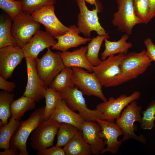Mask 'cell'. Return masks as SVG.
Instances as JSON below:
<instances>
[{"instance_id": "d4e9b609", "label": "cell", "mask_w": 155, "mask_h": 155, "mask_svg": "<svg viewBox=\"0 0 155 155\" xmlns=\"http://www.w3.org/2000/svg\"><path fill=\"white\" fill-rule=\"evenodd\" d=\"M110 38L108 34L94 37L88 43L86 56L90 64L95 66L101 61L98 57V54L102 43L106 39Z\"/></svg>"}, {"instance_id": "7c38bea8", "label": "cell", "mask_w": 155, "mask_h": 155, "mask_svg": "<svg viewBox=\"0 0 155 155\" xmlns=\"http://www.w3.org/2000/svg\"><path fill=\"white\" fill-rule=\"evenodd\" d=\"M33 18L43 25L46 31L55 38L65 34L69 29L56 16L54 5L43 7L31 14Z\"/></svg>"}, {"instance_id": "5bb4252c", "label": "cell", "mask_w": 155, "mask_h": 155, "mask_svg": "<svg viewBox=\"0 0 155 155\" xmlns=\"http://www.w3.org/2000/svg\"><path fill=\"white\" fill-rule=\"evenodd\" d=\"M27 75V82L23 95L38 102L44 97L45 92L48 86L39 76L35 61L25 58Z\"/></svg>"}, {"instance_id": "4316f807", "label": "cell", "mask_w": 155, "mask_h": 155, "mask_svg": "<svg viewBox=\"0 0 155 155\" xmlns=\"http://www.w3.org/2000/svg\"><path fill=\"white\" fill-rule=\"evenodd\" d=\"M14 94L4 91L0 92V126L6 125L11 117L10 106L14 100Z\"/></svg>"}, {"instance_id": "277c9868", "label": "cell", "mask_w": 155, "mask_h": 155, "mask_svg": "<svg viewBox=\"0 0 155 155\" xmlns=\"http://www.w3.org/2000/svg\"><path fill=\"white\" fill-rule=\"evenodd\" d=\"M142 108V106L138 105L136 100H133L124 108L119 117L116 120V123L123 132L122 142L132 139L142 143H146V139L144 135L138 136L134 132V122L137 121L140 123L141 121Z\"/></svg>"}, {"instance_id": "603a6c76", "label": "cell", "mask_w": 155, "mask_h": 155, "mask_svg": "<svg viewBox=\"0 0 155 155\" xmlns=\"http://www.w3.org/2000/svg\"><path fill=\"white\" fill-rule=\"evenodd\" d=\"M63 148L66 155H91L92 154L90 146L84 140L80 130Z\"/></svg>"}, {"instance_id": "f1b7e54d", "label": "cell", "mask_w": 155, "mask_h": 155, "mask_svg": "<svg viewBox=\"0 0 155 155\" xmlns=\"http://www.w3.org/2000/svg\"><path fill=\"white\" fill-rule=\"evenodd\" d=\"M79 131L78 128L73 125L61 123L57 133V141L55 146L64 147Z\"/></svg>"}, {"instance_id": "9c48e42d", "label": "cell", "mask_w": 155, "mask_h": 155, "mask_svg": "<svg viewBox=\"0 0 155 155\" xmlns=\"http://www.w3.org/2000/svg\"><path fill=\"white\" fill-rule=\"evenodd\" d=\"M41 58L35 60L38 74L46 85L49 86L55 77L65 67L60 53L53 52L50 47Z\"/></svg>"}, {"instance_id": "60d3db41", "label": "cell", "mask_w": 155, "mask_h": 155, "mask_svg": "<svg viewBox=\"0 0 155 155\" xmlns=\"http://www.w3.org/2000/svg\"><path fill=\"white\" fill-rule=\"evenodd\" d=\"M88 3L92 5H95L96 2V0H85Z\"/></svg>"}, {"instance_id": "d6a6232c", "label": "cell", "mask_w": 155, "mask_h": 155, "mask_svg": "<svg viewBox=\"0 0 155 155\" xmlns=\"http://www.w3.org/2000/svg\"><path fill=\"white\" fill-rule=\"evenodd\" d=\"M155 116V100L150 103L146 109L142 112L141 128L144 130H151L154 127Z\"/></svg>"}, {"instance_id": "7bdbcfd3", "label": "cell", "mask_w": 155, "mask_h": 155, "mask_svg": "<svg viewBox=\"0 0 155 155\" xmlns=\"http://www.w3.org/2000/svg\"><path fill=\"white\" fill-rule=\"evenodd\" d=\"M154 119H155V118H154Z\"/></svg>"}, {"instance_id": "2e32d148", "label": "cell", "mask_w": 155, "mask_h": 155, "mask_svg": "<svg viewBox=\"0 0 155 155\" xmlns=\"http://www.w3.org/2000/svg\"><path fill=\"white\" fill-rule=\"evenodd\" d=\"M101 127L100 137L103 139L107 146L102 150L101 154L106 152L115 154L118 151L123 142L119 141V137L123 135V132L116 123L106 120L98 119L96 121Z\"/></svg>"}, {"instance_id": "cb8c5ba5", "label": "cell", "mask_w": 155, "mask_h": 155, "mask_svg": "<svg viewBox=\"0 0 155 155\" xmlns=\"http://www.w3.org/2000/svg\"><path fill=\"white\" fill-rule=\"evenodd\" d=\"M35 102L33 99L23 95L14 100L10 106L11 117L20 120L25 112L35 108Z\"/></svg>"}, {"instance_id": "6da1fadb", "label": "cell", "mask_w": 155, "mask_h": 155, "mask_svg": "<svg viewBox=\"0 0 155 155\" xmlns=\"http://www.w3.org/2000/svg\"><path fill=\"white\" fill-rule=\"evenodd\" d=\"M152 62L146 50L127 54L121 63V73L116 79L115 86L137 78L146 71Z\"/></svg>"}, {"instance_id": "8d00e7d4", "label": "cell", "mask_w": 155, "mask_h": 155, "mask_svg": "<svg viewBox=\"0 0 155 155\" xmlns=\"http://www.w3.org/2000/svg\"><path fill=\"white\" fill-rule=\"evenodd\" d=\"M144 43L149 58L152 61H155V45L151 39L150 38H146L144 40Z\"/></svg>"}, {"instance_id": "f546056e", "label": "cell", "mask_w": 155, "mask_h": 155, "mask_svg": "<svg viewBox=\"0 0 155 155\" xmlns=\"http://www.w3.org/2000/svg\"><path fill=\"white\" fill-rule=\"evenodd\" d=\"M20 122V120L11 117L7 124L0 126V149L5 150L10 148L11 139Z\"/></svg>"}, {"instance_id": "9a60e30c", "label": "cell", "mask_w": 155, "mask_h": 155, "mask_svg": "<svg viewBox=\"0 0 155 155\" xmlns=\"http://www.w3.org/2000/svg\"><path fill=\"white\" fill-rule=\"evenodd\" d=\"M24 58L22 48L17 45L0 49V75L6 80L10 78Z\"/></svg>"}, {"instance_id": "3957f363", "label": "cell", "mask_w": 155, "mask_h": 155, "mask_svg": "<svg viewBox=\"0 0 155 155\" xmlns=\"http://www.w3.org/2000/svg\"><path fill=\"white\" fill-rule=\"evenodd\" d=\"M12 21L11 34L17 45L21 48L40 30L41 24L27 12L22 11Z\"/></svg>"}, {"instance_id": "8992f818", "label": "cell", "mask_w": 155, "mask_h": 155, "mask_svg": "<svg viewBox=\"0 0 155 155\" xmlns=\"http://www.w3.org/2000/svg\"><path fill=\"white\" fill-rule=\"evenodd\" d=\"M126 55L120 53L109 56L97 65L92 66L93 72L102 86H115L116 79L121 73V63Z\"/></svg>"}, {"instance_id": "4dcf8cb0", "label": "cell", "mask_w": 155, "mask_h": 155, "mask_svg": "<svg viewBox=\"0 0 155 155\" xmlns=\"http://www.w3.org/2000/svg\"><path fill=\"white\" fill-rule=\"evenodd\" d=\"M12 20L10 17L1 20L0 49L9 46H16V43L11 32Z\"/></svg>"}, {"instance_id": "5b68a950", "label": "cell", "mask_w": 155, "mask_h": 155, "mask_svg": "<svg viewBox=\"0 0 155 155\" xmlns=\"http://www.w3.org/2000/svg\"><path fill=\"white\" fill-rule=\"evenodd\" d=\"M80 12L78 15L77 24L80 32L86 37H89L92 31L96 32L98 35L108 34L102 26L99 21L98 13L99 7L98 2L95 5V8L92 10L89 9L85 0H76Z\"/></svg>"}, {"instance_id": "ab89813d", "label": "cell", "mask_w": 155, "mask_h": 155, "mask_svg": "<svg viewBox=\"0 0 155 155\" xmlns=\"http://www.w3.org/2000/svg\"><path fill=\"white\" fill-rule=\"evenodd\" d=\"M0 155H20V152L17 150L13 149L10 148L5 149L4 151L0 152Z\"/></svg>"}, {"instance_id": "7a4b0ae2", "label": "cell", "mask_w": 155, "mask_h": 155, "mask_svg": "<svg viewBox=\"0 0 155 155\" xmlns=\"http://www.w3.org/2000/svg\"><path fill=\"white\" fill-rule=\"evenodd\" d=\"M45 106L34 111L28 118L20 123L10 142V148L17 150L20 155H28L26 142L30 134L43 122Z\"/></svg>"}, {"instance_id": "e0dca14e", "label": "cell", "mask_w": 155, "mask_h": 155, "mask_svg": "<svg viewBox=\"0 0 155 155\" xmlns=\"http://www.w3.org/2000/svg\"><path fill=\"white\" fill-rule=\"evenodd\" d=\"M48 32L40 30L22 49L26 57L35 61L39 53L44 49L52 47L57 42Z\"/></svg>"}, {"instance_id": "d590c367", "label": "cell", "mask_w": 155, "mask_h": 155, "mask_svg": "<svg viewBox=\"0 0 155 155\" xmlns=\"http://www.w3.org/2000/svg\"><path fill=\"white\" fill-rule=\"evenodd\" d=\"M37 155H65L63 148L55 146L38 151Z\"/></svg>"}, {"instance_id": "52a82bcc", "label": "cell", "mask_w": 155, "mask_h": 155, "mask_svg": "<svg viewBox=\"0 0 155 155\" xmlns=\"http://www.w3.org/2000/svg\"><path fill=\"white\" fill-rule=\"evenodd\" d=\"M118 10L113 14V25L120 32L129 35L136 25L143 24L135 12L133 0H116Z\"/></svg>"}, {"instance_id": "836d02e7", "label": "cell", "mask_w": 155, "mask_h": 155, "mask_svg": "<svg viewBox=\"0 0 155 155\" xmlns=\"http://www.w3.org/2000/svg\"><path fill=\"white\" fill-rule=\"evenodd\" d=\"M133 7L136 16L143 24H147L149 10L148 0H133Z\"/></svg>"}, {"instance_id": "1f68e13d", "label": "cell", "mask_w": 155, "mask_h": 155, "mask_svg": "<svg viewBox=\"0 0 155 155\" xmlns=\"http://www.w3.org/2000/svg\"><path fill=\"white\" fill-rule=\"evenodd\" d=\"M0 8L12 21L23 11L22 3L20 0H0Z\"/></svg>"}, {"instance_id": "ffe728a7", "label": "cell", "mask_w": 155, "mask_h": 155, "mask_svg": "<svg viewBox=\"0 0 155 155\" xmlns=\"http://www.w3.org/2000/svg\"><path fill=\"white\" fill-rule=\"evenodd\" d=\"M49 119L60 123H64L73 125L78 128L80 130L86 120L79 113H75L70 109L63 100L58 103Z\"/></svg>"}, {"instance_id": "d6986e66", "label": "cell", "mask_w": 155, "mask_h": 155, "mask_svg": "<svg viewBox=\"0 0 155 155\" xmlns=\"http://www.w3.org/2000/svg\"><path fill=\"white\" fill-rule=\"evenodd\" d=\"M69 30L64 34L55 38L57 41L51 48L65 52L70 48L76 47L85 44L92 40L88 37H83L79 35L80 32L78 28L75 25L70 26Z\"/></svg>"}, {"instance_id": "74e56055", "label": "cell", "mask_w": 155, "mask_h": 155, "mask_svg": "<svg viewBox=\"0 0 155 155\" xmlns=\"http://www.w3.org/2000/svg\"><path fill=\"white\" fill-rule=\"evenodd\" d=\"M16 85L14 82L8 81L7 80L0 75V89L3 91L11 93L13 92Z\"/></svg>"}, {"instance_id": "8fae6325", "label": "cell", "mask_w": 155, "mask_h": 155, "mask_svg": "<svg viewBox=\"0 0 155 155\" xmlns=\"http://www.w3.org/2000/svg\"><path fill=\"white\" fill-rule=\"evenodd\" d=\"M141 93L135 91L129 96L122 94L116 98L111 96L106 102L98 104L96 109L101 114L100 119L114 122L118 119L124 108L131 102L140 98Z\"/></svg>"}, {"instance_id": "30bf717a", "label": "cell", "mask_w": 155, "mask_h": 155, "mask_svg": "<svg viewBox=\"0 0 155 155\" xmlns=\"http://www.w3.org/2000/svg\"><path fill=\"white\" fill-rule=\"evenodd\" d=\"M72 68L73 82L84 95L97 97L103 102L108 100L103 92L102 86L94 72H89L82 68Z\"/></svg>"}, {"instance_id": "f35d334b", "label": "cell", "mask_w": 155, "mask_h": 155, "mask_svg": "<svg viewBox=\"0 0 155 155\" xmlns=\"http://www.w3.org/2000/svg\"><path fill=\"white\" fill-rule=\"evenodd\" d=\"M149 5V10L148 18L149 22L155 17V0H148Z\"/></svg>"}, {"instance_id": "e575fe53", "label": "cell", "mask_w": 155, "mask_h": 155, "mask_svg": "<svg viewBox=\"0 0 155 155\" xmlns=\"http://www.w3.org/2000/svg\"><path fill=\"white\" fill-rule=\"evenodd\" d=\"M23 11L30 14L45 6L54 5L56 0H21Z\"/></svg>"}, {"instance_id": "ac0fdd59", "label": "cell", "mask_w": 155, "mask_h": 155, "mask_svg": "<svg viewBox=\"0 0 155 155\" xmlns=\"http://www.w3.org/2000/svg\"><path fill=\"white\" fill-rule=\"evenodd\" d=\"M101 127L96 122L85 120L81 131L85 142L90 146L93 154L98 155L105 148V143L100 135Z\"/></svg>"}, {"instance_id": "4fadbf2b", "label": "cell", "mask_w": 155, "mask_h": 155, "mask_svg": "<svg viewBox=\"0 0 155 155\" xmlns=\"http://www.w3.org/2000/svg\"><path fill=\"white\" fill-rule=\"evenodd\" d=\"M60 124L50 119L43 121L32 132L31 148L38 151L52 146Z\"/></svg>"}, {"instance_id": "44dd1931", "label": "cell", "mask_w": 155, "mask_h": 155, "mask_svg": "<svg viewBox=\"0 0 155 155\" xmlns=\"http://www.w3.org/2000/svg\"><path fill=\"white\" fill-rule=\"evenodd\" d=\"M87 49V46L82 47L72 52L67 51L60 53L65 67L82 68L89 72H92V66L86 56Z\"/></svg>"}, {"instance_id": "7402d4cb", "label": "cell", "mask_w": 155, "mask_h": 155, "mask_svg": "<svg viewBox=\"0 0 155 155\" xmlns=\"http://www.w3.org/2000/svg\"><path fill=\"white\" fill-rule=\"evenodd\" d=\"M129 35L125 33L117 41H111L106 39L104 40L105 49L101 54L102 60L106 59L109 56L117 54L123 53L126 54L132 46L130 42H127Z\"/></svg>"}, {"instance_id": "b9f144b4", "label": "cell", "mask_w": 155, "mask_h": 155, "mask_svg": "<svg viewBox=\"0 0 155 155\" xmlns=\"http://www.w3.org/2000/svg\"><path fill=\"white\" fill-rule=\"evenodd\" d=\"M20 0V1H21V0Z\"/></svg>"}, {"instance_id": "484cf974", "label": "cell", "mask_w": 155, "mask_h": 155, "mask_svg": "<svg viewBox=\"0 0 155 155\" xmlns=\"http://www.w3.org/2000/svg\"><path fill=\"white\" fill-rule=\"evenodd\" d=\"M72 68L65 67L55 77L49 86L55 91L60 92L75 86L72 79Z\"/></svg>"}, {"instance_id": "83f0119b", "label": "cell", "mask_w": 155, "mask_h": 155, "mask_svg": "<svg viewBox=\"0 0 155 155\" xmlns=\"http://www.w3.org/2000/svg\"><path fill=\"white\" fill-rule=\"evenodd\" d=\"M46 105L44 114L43 121L49 119L51 113L59 102L62 100L60 92L55 91L49 87L44 95Z\"/></svg>"}, {"instance_id": "ba28073f", "label": "cell", "mask_w": 155, "mask_h": 155, "mask_svg": "<svg viewBox=\"0 0 155 155\" xmlns=\"http://www.w3.org/2000/svg\"><path fill=\"white\" fill-rule=\"evenodd\" d=\"M62 100L73 111L79 114L86 120L96 121L100 119L101 114L96 109L92 110L87 107L82 92L76 86L69 87L60 92Z\"/></svg>"}]
</instances>
